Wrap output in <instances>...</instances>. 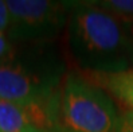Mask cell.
<instances>
[{
    "label": "cell",
    "instance_id": "cell-1",
    "mask_svg": "<svg viewBox=\"0 0 133 132\" xmlns=\"http://www.w3.org/2000/svg\"><path fill=\"white\" fill-rule=\"evenodd\" d=\"M69 50L89 73H117L130 69L124 23L89 2H74L67 23Z\"/></svg>",
    "mask_w": 133,
    "mask_h": 132
},
{
    "label": "cell",
    "instance_id": "cell-2",
    "mask_svg": "<svg viewBox=\"0 0 133 132\" xmlns=\"http://www.w3.org/2000/svg\"><path fill=\"white\" fill-rule=\"evenodd\" d=\"M118 115L102 88L83 76L69 73L57 95L51 132H114Z\"/></svg>",
    "mask_w": 133,
    "mask_h": 132
},
{
    "label": "cell",
    "instance_id": "cell-3",
    "mask_svg": "<svg viewBox=\"0 0 133 132\" xmlns=\"http://www.w3.org/2000/svg\"><path fill=\"white\" fill-rule=\"evenodd\" d=\"M65 77L66 65L55 50L32 61L14 57L0 65V100L20 105L51 103Z\"/></svg>",
    "mask_w": 133,
    "mask_h": 132
},
{
    "label": "cell",
    "instance_id": "cell-4",
    "mask_svg": "<svg viewBox=\"0 0 133 132\" xmlns=\"http://www.w3.org/2000/svg\"><path fill=\"white\" fill-rule=\"evenodd\" d=\"M74 2L65 0H7L12 41H46L67 27Z\"/></svg>",
    "mask_w": 133,
    "mask_h": 132
},
{
    "label": "cell",
    "instance_id": "cell-5",
    "mask_svg": "<svg viewBox=\"0 0 133 132\" xmlns=\"http://www.w3.org/2000/svg\"><path fill=\"white\" fill-rule=\"evenodd\" d=\"M116 98L128 111H133V69L117 73H90L86 77Z\"/></svg>",
    "mask_w": 133,
    "mask_h": 132
},
{
    "label": "cell",
    "instance_id": "cell-6",
    "mask_svg": "<svg viewBox=\"0 0 133 132\" xmlns=\"http://www.w3.org/2000/svg\"><path fill=\"white\" fill-rule=\"evenodd\" d=\"M89 3L121 22H133V0H89Z\"/></svg>",
    "mask_w": 133,
    "mask_h": 132
},
{
    "label": "cell",
    "instance_id": "cell-7",
    "mask_svg": "<svg viewBox=\"0 0 133 132\" xmlns=\"http://www.w3.org/2000/svg\"><path fill=\"white\" fill-rule=\"evenodd\" d=\"M11 38L7 33H0V65L14 58V49Z\"/></svg>",
    "mask_w": 133,
    "mask_h": 132
},
{
    "label": "cell",
    "instance_id": "cell-8",
    "mask_svg": "<svg viewBox=\"0 0 133 132\" xmlns=\"http://www.w3.org/2000/svg\"><path fill=\"white\" fill-rule=\"evenodd\" d=\"M114 132H133V111L124 109L118 115Z\"/></svg>",
    "mask_w": 133,
    "mask_h": 132
},
{
    "label": "cell",
    "instance_id": "cell-9",
    "mask_svg": "<svg viewBox=\"0 0 133 132\" xmlns=\"http://www.w3.org/2000/svg\"><path fill=\"white\" fill-rule=\"evenodd\" d=\"M10 27V11L7 2L0 0V33H7Z\"/></svg>",
    "mask_w": 133,
    "mask_h": 132
},
{
    "label": "cell",
    "instance_id": "cell-10",
    "mask_svg": "<svg viewBox=\"0 0 133 132\" xmlns=\"http://www.w3.org/2000/svg\"><path fill=\"white\" fill-rule=\"evenodd\" d=\"M124 23L125 30H127V35H128V50H129V64L130 67L133 69V22L129 23Z\"/></svg>",
    "mask_w": 133,
    "mask_h": 132
},
{
    "label": "cell",
    "instance_id": "cell-11",
    "mask_svg": "<svg viewBox=\"0 0 133 132\" xmlns=\"http://www.w3.org/2000/svg\"><path fill=\"white\" fill-rule=\"evenodd\" d=\"M22 132H42V131L35 129V128H28V129H24V131H22Z\"/></svg>",
    "mask_w": 133,
    "mask_h": 132
}]
</instances>
